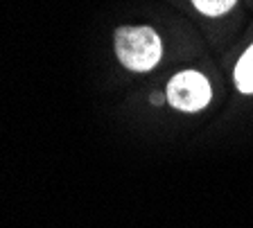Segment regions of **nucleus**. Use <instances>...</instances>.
<instances>
[{
  "instance_id": "obj_3",
  "label": "nucleus",
  "mask_w": 253,
  "mask_h": 228,
  "mask_svg": "<svg viewBox=\"0 0 253 228\" xmlns=\"http://www.w3.org/2000/svg\"><path fill=\"white\" fill-rule=\"evenodd\" d=\"M233 79H235V86L240 93L253 95V43L247 48V52L240 57V61H237Z\"/></svg>"
},
{
  "instance_id": "obj_5",
  "label": "nucleus",
  "mask_w": 253,
  "mask_h": 228,
  "mask_svg": "<svg viewBox=\"0 0 253 228\" xmlns=\"http://www.w3.org/2000/svg\"><path fill=\"white\" fill-rule=\"evenodd\" d=\"M163 100H168V97H161L158 93H154L152 95V104H163Z\"/></svg>"
},
{
  "instance_id": "obj_1",
  "label": "nucleus",
  "mask_w": 253,
  "mask_h": 228,
  "mask_svg": "<svg viewBox=\"0 0 253 228\" xmlns=\"http://www.w3.org/2000/svg\"><path fill=\"white\" fill-rule=\"evenodd\" d=\"M113 43H116L118 61L126 70H133V73H147L163 57L161 37L147 25L118 27Z\"/></svg>"
},
{
  "instance_id": "obj_2",
  "label": "nucleus",
  "mask_w": 253,
  "mask_h": 228,
  "mask_svg": "<svg viewBox=\"0 0 253 228\" xmlns=\"http://www.w3.org/2000/svg\"><path fill=\"white\" fill-rule=\"evenodd\" d=\"M211 97V84L197 70H183V73L174 75L168 84V102L183 113H197L206 109Z\"/></svg>"
},
{
  "instance_id": "obj_4",
  "label": "nucleus",
  "mask_w": 253,
  "mask_h": 228,
  "mask_svg": "<svg viewBox=\"0 0 253 228\" xmlns=\"http://www.w3.org/2000/svg\"><path fill=\"white\" fill-rule=\"evenodd\" d=\"M192 5L206 16H221L237 5V0H192Z\"/></svg>"
}]
</instances>
